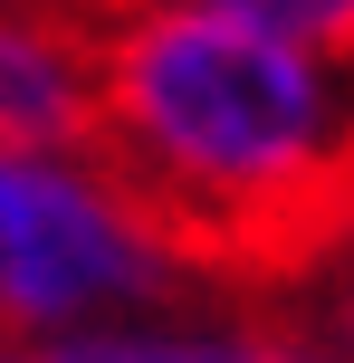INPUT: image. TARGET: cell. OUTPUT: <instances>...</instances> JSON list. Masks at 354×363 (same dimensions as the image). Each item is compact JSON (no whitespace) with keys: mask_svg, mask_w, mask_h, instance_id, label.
I'll use <instances>...</instances> for the list:
<instances>
[{"mask_svg":"<svg viewBox=\"0 0 354 363\" xmlns=\"http://www.w3.org/2000/svg\"><path fill=\"white\" fill-rule=\"evenodd\" d=\"M221 10H249V19H268V29L306 38L326 57H354V0H221Z\"/></svg>","mask_w":354,"mask_h":363,"instance_id":"8992f818","label":"cell"},{"mask_svg":"<svg viewBox=\"0 0 354 363\" xmlns=\"http://www.w3.org/2000/svg\"><path fill=\"white\" fill-rule=\"evenodd\" d=\"M87 10H106V0H87Z\"/></svg>","mask_w":354,"mask_h":363,"instance_id":"ba28073f","label":"cell"},{"mask_svg":"<svg viewBox=\"0 0 354 363\" xmlns=\"http://www.w3.org/2000/svg\"><path fill=\"white\" fill-rule=\"evenodd\" d=\"M38 363H326L306 315L249 306V296H172L153 315L96 325L77 345H48Z\"/></svg>","mask_w":354,"mask_h":363,"instance_id":"277c9868","label":"cell"},{"mask_svg":"<svg viewBox=\"0 0 354 363\" xmlns=\"http://www.w3.org/2000/svg\"><path fill=\"white\" fill-rule=\"evenodd\" d=\"M201 258L106 153H0V335L29 354L192 296Z\"/></svg>","mask_w":354,"mask_h":363,"instance_id":"7a4b0ae2","label":"cell"},{"mask_svg":"<svg viewBox=\"0 0 354 363\" xmlns=\"http://www.w3.org/2000/svg\"><path fill=\"white\" fill-rule=\"evenodd\" d=\"M0 363H38V354H29V345H10V335H0Z\"/></svg>","mask_w":354,"mask_h":363,"instance_id":"52a82bcc","label":"cell"},{"mask_svg":"<svg viewBox=\"0 0 354 363\" xmlns=\"http://www.w3.org/2000/svg\"><path fill=\"white\" fill-rule=\"evenodd\" d=\"M306 335L326 345V363H354V230H336L306 258Z\"/></svg>","mask_w":354,"mask_h":363,"instance_id":"5b68a950","label":"cell"},{"mask_svg":"<svg viewBox=\"0 0 354 363\" xmlns=\"http://www.w3.org/2000/svg\"><path fill=\"white\" fill-rule=\"evenodd\" d=\"M106 125V10L0 0V153H87Z\"/></svg>","mask_w":354,"mask_h":363,"instance_id":"3957f363","label":"cell"},{"mask_svg":"<svg viewBox=\"0 0 354 363\" xmlns=\"http://www.w3.org/2000/svg\"><path fill=\"white\" fill-rule=\"evenodd\" d=\"M96 153L201 268H306L354 230V57L221 0H106Z\"/></svg>","mask_w":354,"mask_h":363,"instance_id":"6da1fadb","label":"cell"}]
</instances>
